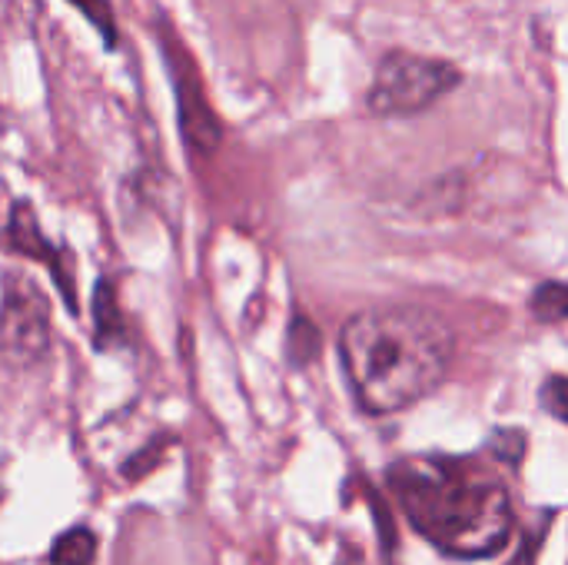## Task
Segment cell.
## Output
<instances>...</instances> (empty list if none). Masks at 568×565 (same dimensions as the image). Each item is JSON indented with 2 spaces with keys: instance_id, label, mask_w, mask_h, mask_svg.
<instances>
[{
  "instance_id": "obj_1",
  "label": "cell",
  "mask_w": 568,
  "mask_h": 565,
  "mask_svg": "<svg viewBox=\"0 0 568 565\" xmlns=\"http://www.w3.org/2000/svg\"><path fill=\"white\" fill-rule=\"evenodd\" d=\"M389 490L413 529L446 556L489 559L513 543V493L483 460H399L389 466Z\"/></svg>"
},
{
  "instance_id": "obj_2",
  "label": "cell",
  "mask_w": 568,
  "mask_h": 565,
  "mask_svg": "<svg viewBox=\"0 0 568 565\" xmlns=\"http://www.w3.org/2000/svg\"><path fill=\"white\" fill-rule=\"evenodd\" d=\"M339 356L356 403L369 416H389L443 383L453 363V333L429 310L373 306L343 323Z\"/></svg>"
},
{
  "instance_id": "obj_3",
  "label": "cell",
  "mask_w": 568,
  "mask_h": 565,
  "mask_svg": "<svg viewBox=\"0 0 568 565\" xmlns=\"http://www.w3.org/2000/svg\"><path fill=\"white\" fill-rule=\"evenodd\" d=\"M459 80L463 73L449 60L393 50L376 67L366 103L376 117H409L443 100L453 87H459Z\"/></svg>"
},
{
  "instance_id": "obj_6",
  "label": "cell",
  "mask_w": 568,
  "mask_h": 565,
  "mask_svg": "<svg viewBox=\"0 0 568 565\" xmlns=\"http://www.w3.org/2000/svg\"><path fill=\"white\" fill-rule=\"evenodd\" d=\"M0 246L13 256H23V260H33V263H43L57 283V293L63 296L67 310L77 316L80 313V303H77V270H73V260L67 250H60L43 230H40V220L33 213V206L27 200H17L7 213V220L0 223Z\"/></svg>"
},
{
  "instance_id": "obj_9",
  "label": "cell",
  "mask_w": 568,
  "mask_h": 565,
  "mask_svg": "<svg viewBox=\"0 0 568 565\" xmlns=\"http://www.w3.org/2000/svg\"><path fill=\"white\" fill-rule=\"evenodd\" d=\"M67 3H70V7H77V10L90 20V27L100 33V40H103V47H106V50H113V47H116L120 30H116V17H113L110 0H67Z\"/></svg>"
},
{
  "instance_id": "obj_13",
  "label": "cell",
  "mask_w": 568,
  "mask_h": 565,
  "mask_svg": "<svg viewBox=\"0 0 568 565\" xmlns=\"http://www.w3.org/2000/svg\"><path fill=\"white\" fill-rule=\"evenodd\" d=\"M160 460H163V443H156V440H153L150 446L136 450V453L123 463V470H120V473H123V480H126V483H136V480H143V476H146Z\"/></svg>"
},
{
  "instance_id": "obj_4",
  "label": "cell",
  "mask_w": 568,
  "mask_h": 565,
  "mask_svg": "<svg viewBox=\"0 0 568 565\" xmlns=\"http://www.w3.org/2000/svg\"><path fill=\"white\" fill-rule=\"evenodd\" d=\"M53 343L50 300L20 270L0 276V356L17 366L43 363Z\"/></svg>"
},
{
  "instance_id": "obj_12",
  "label": "cell",
  "mask_w": 568,
  "mask_h": 565,
  "mask_svg": "<svg viewBox=\"0 0 568 565\" xmlns=\"http://www.w3.org/2000/svg\"><path fill=\"white\" fill-rule=\"evenodd\" d=\"M542 410L568 426V376H549L539 390Z\"/></svg>"
},
{
  "instance_id": "obj_10",
  "label": "cell",
  "mask_w": 568,
  "mask_h": 565,
  "mask_svg": "<svg viewBox=\"0 0 568 565\" xmlns=\"http://www.w3.org/2000/svg\"><path fill=\"white\" fill-rule=\"evenodd\" d=\"M532 313L542 323H566L568 320V283H542L532 293Z\"/></svg>"
},
{
  "instance_id": "obj_14",
  "label": "cell",
  "mask_w": 568,
  "mask_h": 565,
  "mask_svg": "<svg viewBox=\"0 0 568 565\" xmlns=\"http://www.w3.org/2000/svg\"><path fill=\"white\" fill-rule=\"evenodd\" d=\"M523 433H516V430H499L496 436H493V443H489V450L499 456V460H509V463H519V453H523Z\"/></svg>"
},
{
  "instance_id": "obj_8",
  "label": "cell",
  "mask_w": 568,
  "mask_h": 565,
  "mask_svg": "<svg viewBox=\"0 0 568 565\" xmlns=\"http://www.w3.org/2000/svg\"><path fill=\"white\" fill-rule=\"evenodd\" d=\"M100 553V539L90 526H70L57 536L50 549V565H93Z\"/></svg>"
},
{
  "instance_id": "obj_7",
  "label": "cell",
  "mask_w": 568,
  "mask_h": 565,
  "mask_svg": "<svg viewBox=\"0 0 568 565\" xmlns=\"http://www.w3.org/2000/svg\"><path fill=\"white\" fill-rule=\"evenodd\" d=\"M126 340V323L120 313V300H116V286L113 280H97L93 286V343L97 350H110L120 346Z\"/></svg>"
},
{
  "instance_id": "obj_11",
  "label": "cell",
  "mask_w": 568,
  "mask_h": 565,
  "mask_svg": "<svg viewBox=\"0 0 568 565\" xmlns=\"http://www.w3.org/2000/svg\"><path fill=\"white\" fill-rule=\"evenodd\" d=\"M320 353V333L306 316H296L290 326V356L293 363H310Z\"/></svg>"
},
{
  "instance_id": "obj_5",
  "label": "cell",
  "mask_w": 568,
  "mask_h": 565,
  "mask_svg": "<svg viewBox=\"0 0 568 565\" xmlns=\"http://www.w3.org/2000/svg\"><path fill=\"white\" fill-rule=\"evenodd\" d=\"M160 50H163V63L170 70V83L176 93V113H180V133L190 147V153H213L220 147V120L213 117V107L206 100L203 80L196 73L193 57L186 53V47L166 30L160 27Z\"/></svg>"
}]
</instances>
